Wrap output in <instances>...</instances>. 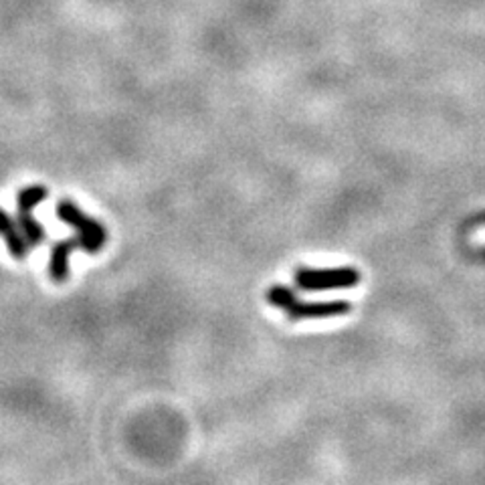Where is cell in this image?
I'll return each instance as SVG.
<instances>
[{
	"mask_svg": "<svg viewBox=\"0 0 485 485\" xmlns=\"http://www.w3.org/2000/svg\"><path fill=\"white\" fill-rule=\"evenodd\" d=\"M483 257H485V251H483Z\"/></svg>",
	"mask_w": 485,
	"mask_h": 485,
	"instance_id": "obj_8",
	"label": "cell"
},
{
	"mask_svg": "<svg viewBox=\"0 0 485 485\" xmlns=\"http://www.w3.org/2000/svg\"><path fill=\"white\" fill-rule=\"evenodd\" d=\"M0 235L4 237L6 247H9V253L14 259L17 261L27 259L30 251L29 243L25 241V237H22L17 221H14L11 214L3 209V206H0Z\"/></svg>",
	"mask_w": 485,
	"mask_h": 485,
	"instance_id": "obj_5",
	"label": "cell"
},
{
	"mask_svg": "<svg viewBox=\"0 0 485 485\" xmlns=\"http://www.w3.org/2000/svg\"><path fill=\"white\" fill-rule=\"evenodd\" d=\"M49 198V190L43 185H30L17 195V206L21 212H33L39 204Z\"/></svg>",
	"mask_w": 485,
	"mask_h": 485,
	"instance_id": "obj_7",
	"label": "cell"
},
{
	"mask_svg": "<svg viewBox=\"0 0 485 485\" xmlns=\"http://www.w3.org/2000/svg\"><path fill=\"white\" fill-rule=\"evenodd\" d=\"M265 299L269 306L281 309L291 322L324 320V317H338L352 312V304L346 299L301 301L288 285H272L265 293Z\"/></svg>",
	"mask_w": 485,
	"mask_h": 485,
	"instance_id": "obj_1",
	"label": "cell"
},
{
	"mask_svg": "<svg viewBox=\"0 0 485 485\" xmlns=\"http://www.w3.org/2000/svg\"><path fill=\"white\" fill-rule=\"evenodd\" d=\"M75 249H79L77 235L71 238H61V241L53 245L49 259V275L55 283H65L69 280V257Z\"/></svg>",
	"mask_w": 485,
	"mask_h": 485,
	"instance_id": "obj_4",
	"label": "cell"
},
{
	"mask_svg": "<svg viewBox=\"0 0 485 485\" xmlns=\"http://www.w3.org/2000/svg\"><path fill=\"white\" fill-rule=\"evenodd\" d=\"M55 211H57V217L61 222H65V225L75 229L79 238V249L90 253V255H95V253H100L106 247L108 230L103 227V222L90 217V214H85L74 201H71V198H61Z\"/></svg>",
	"mask_w": 485,
	"mask_h": 485,
	"instance_id": "obj_2",
	"label": "cell"
},
{
	"mask_svg": "<svg viewBox=\"0 0 485 485\" xmlns=\"http://www.w3.org/2000/svg\"><path fill=\"white\" fill-rule=\"evenodd\" d=\"M14 221H17L21 233H22V237H25V241L29 243L30 249H37L39 245L45 243V238H47L45 229H43L41 222L35 221L33 214L19 211L17 219H14Z\"/></svg>",
	"mask_w": 485,
	"mask_h": 485,
	"instance_id": "obj_6",
	"label": "cell"
},
{
	"mask_svg": "<svg viewBox=\"0 0 485 485\" xmlns=\"http://www.w3.org/2000/svg\"><path fill=\"white\" fill-rule=\"evenodd\" d=\"M296 288L301 291H328V290H350L362 281V275L354 267H332L312 269L299 267L293 275Z\"/></svg>",
	"mask_w": 485,
	"mask_h": 485,
	"instance_id": "obj_3",
	"label": "cell"
}]
</instances>
